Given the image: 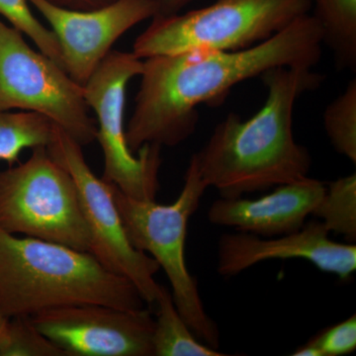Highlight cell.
<instances>
[{
    "label": "cell",
    "instance_id": "obj_1",
    "mask_svg": "<svg viewBox=\"0 0 356 356\" xmlns=\"http://www.w3.org/2000/svg\"><path fill=\"white\" fill-rule=\"evenodd\" d=\"M323 44L321 26L308 13L242 50H193L144 58L126 126L129 147L135 154L145 145L178 146L195 132L198 106L219 102L236 84L274 67H314L322 58Z\"/></svg>",
    "mask_w": 356,
    "mask_h": 356
},
{
    "label": "cell",
    "instance_id": "obj_2",
    "mask_svg": "<svg viewBox=\"0 0 356 356\" xmlns=\"http://www.w3.org/2000/svg\"><path fill=\"white\" fill-rule=\"evenodd\" d=\"M267 90L261 109L243 120L229 113L192 154L208 188L222 198L268 191L308 177L312 156L295 140L293 114L302 95L324 76L308 67H280L261 76Z\"/></svg>",
    "mask_w": 356,
    "mask_h": 356
},
{
    "label": "cell",
    "instance_id": "obj_3",
    "mask_svg": "<svg viewBox=\"0 0 356 356\" xmlns=\"http://www.w3.org/2000/svg\"><path fill=\"white\" fill-rule=\"evenodd\" d=\"M83 304L138 310L146 302L90 252L0 229V310L6 318Z\"/></svg>",
    "mask_w": 356,
    "mask_h": 356
},
{
    "label": "cell",
    "instance_id": "obj_4",
    "mask_svg": "<svg viewBox=\"0 0 356 356\" xmlns=\"http://www.w3.org/2000/svg\"><path fill=\"white\" fill-rule=\"evenodd\" d=\"M207 184L191 156L179 195L172 203L136 200L113 185L115 202L129 240L134 247L153 257L170 281V292L185 323L202 343L215 350L220 346L217 325L208 316L199 293L197 281L186 264L187 228L197 211Z\"/></svg>",
    "mask_w": 356,
    "mask_h": 356
},
{
    "label": "cell",
    "instance_id": "obj_5",
    "mask_svg": "<svg viewBox=\"0 0 356 356\" xmlns=\"http://www.w3.org/2000/svg\"><path fill=\"white\" fill-rule=\"evenodd\" d=\"M311 9V0H215L188 13L152 18L135 40L133 53L147 58L193 50H242L270 38Z\"/></svg>",
    "mask_w": 356,
    "mask_h": 356
},
{
    "label": "cell",
    "instance_id": "obj_6",
    "mask_svg": "<svg viewBox=\"0 0 356 356\" xmlns=\"http://www.w3.org/2000/svg\"><path fill=\"white\" fill-rule=\"evenodd\" d=\"M0 229L89 252L90 236L69 172L47 147L0 170Z\"/></svg>",
    "mask_w": 356,
    "mask_h": 356
},
{
    "label": "cell",
    "instance_id": "obj_7",
    "mask_svg": "<svg viewBox=\"0 0 356 356\" xmlns=\"http://www.w3.org/2000/svg\"><path fill=\"white\" fill-rule=\"evenodd\" d=\"M13 109L44 115L83 147L97 137L83 86L0 20V111Z\"/></svg>",
    "mask_w": 356,
    "mask_h": 356
},
{
    "label": "cell",
    "instance_id": "obj_8",
    "mask_svg": "<svg viewBox=\"0 0 356 356\" xmlns=\"http://www.w3.org/2000/svg\"><path fill=\"white\" fill-rule=\"evenodd\" d=\"M143 58L131 51H110L83 86L84 99L97 117V137L104 168L102 178L128 197L154 200L158 193L161 149L145 145L135 156L126 139V88L140 76Z\"/></svg>",
    "mask_w": 356,
    "mask_h": 356
},
{
    "label": "cell",
    "instance_id": "obj_9",
    "mask_svg": "<svg viewBox=\"0 0 356 356\" xmlns=\"http://www.w3.org/2000/svg\"><path fill=\"white\" fill-rule=\"evenodd\" d=\"M47 149L76 184L90 236L89 252L110 271L130 281L146 304L153 305L161 292L156 280L161 268L129 240L115 202L113 184L96 177L84 158L83 146L57 125Z\"/></svg>",
    "mask_w": 356,
    "mask_h": 356
},
{
    "label": "cell",
    "instance_id": "obj_10",
    "mask_svg": "<svg viewBox=\"0 0 356 356\" xmlns=\"http://www.w3.org/2000/svg\"><path fill=\"white\" fill-rule=\"evenodd\" d=\"M30 321L67 356H154V318L146 307L83 304L42 312Z\"/></svg>",
    "mask_w": 356,
    "mask_h": 356
},
{
    "label": "cell",
    "instance_id": "obj_11",
    "mask_svg": "<svg viewBox=\"0 0 356 356\" xmlns=\"http://www.w3.org/2000/svg\"><path fill=\"white\" fill-rule=\"evenodd\" d=\"M28 2L51 26L60 44L65 72L83 86L117 40L142 21L154 17L149 0H117L91 10L64 8L47 0Z\"/></svg>",
    "mask_w": 356,
    "mask_h": 356
},
{
    "label": "cell",
    "instance_id": "obj_12",
    "mask_svg": "<svg viewBox=\"0 0 356 356\" xmlns=\"http://www.w3.org/2000/svg\"><path fill=\"white\" fill-rule=\"evenodd\" d=\"M273 259H304L346 280L356 270V247L330 238V232L318 220L285 235L264 238L236 231L225 234L218 242L217 270L226 277Z\"/></svg>",
    "mask_w": 356,
    "mask_h": 356
},
{
    "label": "cell",
    "instance_id": "obj_13",
    "mask_svg": "<svg viewBox=\"0 0 356 356\" xmlns=\"http://www.w3.org/2000/svg\"><path fill=\"white\" fill-rule=\"evenodd\" d=\"M325 185L307 177L274 187V191L257 199L222 198L208 210L210 222L236 231L270 238L297 231L312 216Z\"/></svg>",
    "mask_w": 356,
    "mask_h": 356
},
{
    "label": "cell",
    "instance_id": "obj_14",
    "mask_svg": "<svg viewBox=\"0 0 356 356\" xmlns=\"http://www.w3.org/2000/svg\"><path fill=\"white\" fill-rule=\"evenodd\" d=\"M154 356H224L202 343L191 331L173 302L172 292L161 285L154 302Z\"/></svg>",
    "mask_w": 356,
    "mask_h": 356
},
{
    "label": "cell",
    "instance_id": "obj_15",
    "mask_svg": "<svg viewBox=\"0 0 356 356\" xmlns=\"http://www.w3.org/2000/svg\"><path fill=\"white\" fill-rule=\"evenodd\" d=\"M321 26L323 43L329 47L337 67L356 70V0H311Z\"/></svg>",
    "mask_w": 356,
    "mask_h": 356
},
{
    "label": "cell",
    "instance_id": "obj_16",
    "mask_svg": "<svg viewBox=\"0 0 356 356\" xmlns=\"http://www.w3.org/2000/svg\"><path fill=\"white\" fill-rule=\"evenodd\" d=\"M54 129L55 124L44 115L0 111V161L13 165L24 149L48 146Z\"/></svg>",
    "mask_w": 356,
    "mask_h": 356
},
{
    "label": "cell",
    "instance_id": "obj_17",
    "mask_svg": "<svg viewBox=\"0 0 356 356\" xmlns=\"http://www.w3.org/2000/svg\"><path fill=\"white\" fill-rule=\"evenodd\" d=\"M312 216L318 218L330 234L356 241V175L339 178L325 186Z\"/></svg>",
    "mask_w": 356,
    "mask_h": 356
},
{
    "label": "cell",
    "instance_id": "obj_18",
    "mask_svg": "<svg viewBox=\"0 0 356 356\" xmlns=\"http://www.w3.org/2000/svg\"><path fill=\"white\" fill-rule=\"evenodd\" d=\"M324 127L334 149L356 163V79L325 108Z\"/></svg>",
    "mask_w": 356,
    "mask_h": 356
},
{
    "label": "cell",
    "instance_id": "obj_19",
    "mask_svg": "<svg viewBox=\"0 0 356 356\" xmlns=\"http://www.w3.org/2000/svg\"><path fill=\"white\" fill-rule=\"evenodd\" d=\"M0 356H67L32 324L30 318H8L0 339Z\"/></svg>",
    "mask_w": 356,
    "mask_h": 356
},
{
    "label": "cell",
    "instance_id": "obj_20",
    "mask_svg": "<svg viewBox=\"0 0 356 356\" xmlns=\"http://www.w3.org/2000/svg\"><path fill=\"white\" fill-rule=\"evenodd\" d=\"M0 16L29 37L41 53L64 69L62 51L55 34L35 17L28 0H0Z\"/></svg>",
    "mask_w": 356,
    "mask_h": 356
},
{
    "label": "cell",
    "instance_id": "obj_21",
    "mask_svg": "<svg viewBox=\"0 0 356 356\" xmlns=\"http://www.w3.org/2000/svg\"><path fill=\"white\" fill-rule=\"evenodd\" d=\"M322 356H341L356 348V316L330 327L309 341Z\"/></svg>",
    "mask_w": 356,
    "mask_h": 356
},
{
    "label": "cell",
    "instance_id": "obj_22",
    "mask_svg": "<svg viewBox=\"0 0 356 356\" xmlns=\"http://www.w3.org/2000/svg\"><path fill=\"white\" fill-rule=\"evenodd\" d=\"M194 0H149L154 8V17H165L181 13Z\"/></svg>",
    "mask_w": 356,
    "mask_h": 356
},
{
    "label": "cell",
    "instance_id": "obj_23",
    "mask_svg": "<svg viewBox=\"0 0 356 356\" xmlns=\"http://www.w3.org/2000/svg\"><path fill=\"white\" fill-rule=\"evenodd\" d=\"M47 1L54 6L74 9V10H91V9L108 6L117 0H47Z\"/></svg>",
    "mask_w": 356,
    "mask_h": 356
},
{
    "label": "cell",
    "instance_id": "obj_24",
    "mask_svg": "<svg viewBox=\"0 0 356 356\" xmlns=\"http://www.w3.org/2000/svg\"><path fill=\"white\" fill-rule=\"evenodd\" d=\"M293 356H322L320 351L316 346H314L311 343H307L304 346H300L294 353H292Z\"/></svg>",
    "mask_w": 356,
    "mask_h": 356
},
{
    "label": "cell",
    "instance_id": "obj_25",
    "mask_svg": "<svg viewBox=\"0 0 356 356\" xmlns=\"http://www.w3.org/2000/svg\"><path fill=\"white\" fill-rule=\"evenodd\" d=\"M7 321H8V318H6L0 310V339H1L2 334H3L4 329H6Z\"/></svg>",
    "mask_w": 356,
    "mask_h": 356
}]
</instances>
